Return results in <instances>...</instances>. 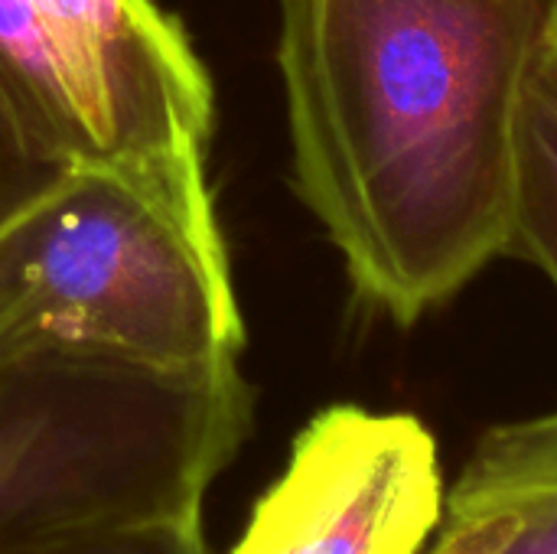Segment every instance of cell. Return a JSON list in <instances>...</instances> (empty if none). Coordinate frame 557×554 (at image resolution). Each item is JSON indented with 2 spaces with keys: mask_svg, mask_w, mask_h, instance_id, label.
I'll return each mask as SVG.
<instances>
[{
  "mask_svg": "<svg viewBox=\"0 0 557 554\" xmlns=\"http://www.w3.org/2000/svg\"><path fill=\"white\" fill-rule=\"evenodd\" d=\"M552 3H557V0H552Z\"/></svg>",
  "mask_w": 557,
  "mask_h": 554,
  "instance_id": "cell-10",
  "label": "cell"
},
{
  "mask_svg": "<svg viewBox=\"0 0 557 554\" xmlns=\"http://www.w3.org/2000/svg\"><path fill=\"white\" fill-rule=\"evenodd\" d=\"M251 424L235 366L150 372L29 359L0 369V552L121 519L202 516Z\"/></svg>",
  "mask_w": 557,
  "mask_h": 554,
  "instance_id": "cell-3",
  "label": "cell"
},
{
  "mask_svg": "<svg viewBox=\"0 0 557 554\" xmlns=\"http://www.w3.org/2000/svg\"><path fill=\"white\" fill-rule=\"evenodd\" d=\"M0 554H209L199 516H150L55 532Z\"/></svg>",
  "mask_w": 557,
  "mask_h": 554,
  "instance_id": "cell-8",
  "label": "cell"
},
{
  "mask_svg": "<svg viewBox=\"0 0 557 554\" xmlns=\"http://www.w3.org/2000/svg\"><path fill=\"white\" fill-rule=\"evenodd\" d=\"M55 173L59 170L46 167L29 153L0 104V219L10 216L20 202H26L36 189H42Z\"/></svg>",
  "mask_w": 557,
  "mask_h": 554,
  "instance_id": "cell-9",
  "label": "cell"
},
{
  "mask_svg": "<svg viewBox=\"0 0 557 554\" xmlns=\"http://www.w3.org/2000/svg\"><path fill=\"white\" fill-rule=\"evenodd\" d=\"M0 104L36 160L206 163L212 82L153 0H0Z\"/></svg>",
  "mask_w": 557,
  "mask_h": 554,
  "instance_id": "cell-4",
  "label": "cell"
},
{
  "mask_svg": "<svg viewBox=\"0 0 557 554\" xmlns=\"http://www.w3.org/2000/svg\"><path fill=\"white\" fill-rule=\"evenodd\" d=\"M444 496L437 441L421 418L333 405L294 438L232 554H421Z\"/></svg>",
  "mask_w": 557,
  "mask_h": 554,
  "instance_id": "cell-5",
  "label": "cell"
},
{
  "mask_svg": "<svg viewBox=\"0 0 557 554\" xmlns=\"http://www.w3.org/2000/svg\"><path fill=\"white\" fill-rule=\"evenodd\" d=\"M548 0H281L294 189L398 327L509 255Z\"/></svg>",
  "mask_w": 557,
  "mask_h": 554,
  "instance_id": "cell-1",
  "label": "cell"
},
{
  "mask_svg": "<svg viewBox=\"0 0 557 554\" xmlns=\"http://www.w3.org/2000/svg\"><path fill=\"white\" fill-rule=\"evenodd\" d=\"M509 255L535 264L557 287V3L552 0L522 95Z\"/></svg>",
  "mask_w": 557,
  "mask_h": 554,
  "instance_id": "cell-7",
  "label": "cell"
},
{
  "mask_svg": "<svg viewBox=\"0 0 557 554\" xmlns=\"http://www.w3.org/2000/svg\"><path fill=\"white\" fill-rule=\"evenodd\" d=\"M421 554H557V411L476 441Z\"/></svg>",
  "mask_w": 557,
  "mask_h": 554,
  "instance_id": "cell-6",
  "label": "cell"
},
{
  "mask_svg": "<svg viewBox=\"0 0 557 554\" xmlns=\"http://www.w3.org/2000/svg\"><path fill=\"white\" fill-rule=\"evenodd\" d=\"M242 346L206 163L69 167L0 219V369L206 372Z\"/></svg>",
  "mask_w": 557,
  "mask_h": 554,
  "instance_id": "cell-2",
  "label": "cell"
}]
</instances>
